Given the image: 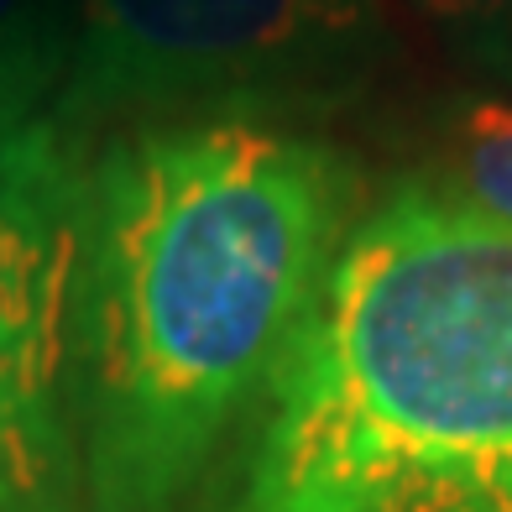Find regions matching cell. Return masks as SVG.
<instances>
[{"instance_id":"6","label":"cell","mask_w":512,"mask_h":512,"mask_svg":"<svg viewBox=\"0 0 512 512\" xmlns=\"http://www.w3.org/2000/svg\"><path fill=\"white\" fill-rule=\"evenodd\" d=\"M68 58V0H0V147L48 121Z\"/></svg>"},{"instance_id":"7","label":"cell","mask_w":512,"mask_h":512,"mask_svg":"<svg viewBox=\"0 0 512 512\" xmlns=\"http://www.w3.org/2000/svg\"><path fill=\"white\" fill-rule=\"evenodd\" d=\"M465 68L512 63V0H403Z\"/></svg>"},{"instance_id":"1","label":"cell","mask_w":512,"mask_h":512,"mask_svg":"<svg viewBox=\"0 0 512 512\" xmlns=\"http://www.w3.org/2000/svg\"><path fill=\"white\" fill-rule=\"evenodd\" d=\"M361 215V157L309 126L157 121L79 152L84 512L199 507Z\"/></svg>"},{"instance_id":"4","label":"cell","mask_w":512,"mask_h":512,"mask_svg":"<svg viewBox=\"0 0 512 512\" xmlns=\"http://www.w3.org/2000/svg\"><path fill=\"white\" fill-rule=\"evenodd\" d=\"M74 189L79 152L48 121L0 147V512H84Z\"/></svg>"},{"instance_id":"3","label":"cell","mask_w":512,"mask_h":512,"mask_svg":"<svg viewBox=\"0 0 512 512\" xmlns=\"http://www.w3.org/2000/svg\"><path fill=\"white\" fill-rule=\"evenodd\" d=\"M392 58L387 0H68L48 126L74 152L157 121L309 126L361 105Z\"/></svg>"},{"instance_id":"2","label":"cell","mask_w":512,"mask_h":512,"mask_svg":"<svg viewBox=\"0 0 512 512\" xmlns=\"http://www.w3.org/2000/svg\"><path fill=\"white\" fill-rule=\"evenodd\" d=\"M194 512H512V230L366 204Z\"/></svg>"},{"instance_id":"5","label":"cell","mask_w":512,"mask_h":512,"mask_svg":"<svg viewBox=\"0 0 512 512\" xmlns=\"http://www.w3.org/2000/svg\"><path fill=\"white\" fill-rule=\"evenodd\" d=\"M398 183L465 220L512 230V63L465 68L429 100Z\"/></svg>"}]
</instances>
